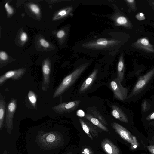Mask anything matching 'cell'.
Returning <instances> with one entry per match:
<instances>
[{
	"instance_id": "cell-37",
	"label": "cell",
	"mask_w": 154,
	"mask_h": 154,
	"mask_svg": "<svg viewBox=\"0 0 154 154\" xmlns=\"http://www.w3.org/2000/svg\"><path fill=\"white\" fill-rule=\"evenodd\" d=\"M147 1L150 5L154 9V0H147Z\"/></svg>"
},
{
	"instance_id": "cell-6",
	"label": "cell",
	"mask_w": 154,
	"mask_h": 154,
	"mask_svg": "<svg viewBox=\"0 0 154 154\" xmlns=\"http://www.w3.org/2000/svg\"><path fill=\"white\" fill-rule=\"evenodd\" d=\"M119 42V41L116 40L102 38L88 42L85 44V46L90 48H104L116 45Z\"/></svg>"
},
{
	"instance_id": "cell-38",
	"label": "cell",
	"mask_w": 154,
	"mask_h": 154,
	"mask_svg": "<svg viewBox=\"0 0 154 154\" xmlns=\"http://www.w3.org/2000/svg\"><path fill=\"white\" fill-rule=\"evenodd\" d=\"M149 124L152 126H154V121H153L152 122H151L149 123Z\"/></svg>"
},
{
	"instance_id": "cell-17",
	"label": "cell",
	"mask_w": 154,
	"mask_h": 154,
	"mask_svg": "<svg viewBox=\"0 0 154 154\" xmlns=\"http://www.w3.org/2000/svg\"><path fill=\"white\" fill-rule=\"evenodd\" d=\"M116 24L119 26H122L127 28H132L133 25L130 21L125 16L120 15L116 19Z\"/></svg>"
},
{
	"instance_id": "cell-39",
	"label": "cell",
	"mask_w": 154,
	"mask_h": 154,
	"mask_svg": "<svg viewBox=\"0 0 154 154\" xmlns=\"http://www.w3.org/2000/svg\"><path fill=\"white\" fill-rule=\"evenodd\" d=\"M72 154V152H68V153H67L66 154Z\"/></svg>"
},
{
	"instance_id": "cell-27",
	"label": "cell",
	"mask_w": 154,
	"mask_h": 154,
	"mask_svg": "<svg viewBox=\"0 0 154 154\" xmlns=\"http://www.w3.org/2000/svg\"><path fill=\"white\" fill-rule=\"evenodd\" d=\"M81 152V154H94L93 151L88 147H83Z\"/></svg>"
},
{
	"instance_id": "cell-36",
	"label": "cell",
	"mask_w": 154,
	"mask_h": 154,
	"mask_svg": "<svg viewBox=\"0 0 154 154\" xmlns=\"http://www.w3.org/2000/svg\"><path fill=\"white\" fill-rule=\"evenodd\" d=\"M147 148L152 154H154V145H150L147 146Z\"/></svg>"
},
{
	"instance_id": "cell-18",
	"label": "cell",
	"mask_w": 154,
	"mask_h": 154,
	"mask_svg": "<svg viewBox=\"0 0 154 154\" xmlns=\"http://www.w3.org/2000/svg\"><path fill=\"white\" fill-rule=\"evenodd\" d=\"M86 118L90 121L92 123L105 131H108V128L105 126L96 117L89 114L85 115Z\"/></svg>"
},
{
	"instance_id": "cell-34",
	"label": "cell",
	"mask_w": 154,
	"mask_h": 154,
	"mask_svg": "<svg viewBox=\"0 0 154 154\" xmlns=\"http://www.w3.org/2000/svg\"><path fill=\"white\" fill-rule=\"evenodd\" d=\"M154 119V111L148 115L146 118L147 121H150Z\"/></svg>"
},
{
	"instance_id": "cell-30",
	"label": "cell",
	"mask_w": 154,
	"mask_h": 154,
	"mask_svg": "<svg viewBox=\"0 0 154 154\" xmlns=\"http://www.w3.org/2000/svg\"><path fill=\"white\" fill-rule=\"evenodd\" d=\"M41 45L44 47L47 48L49 47V44L48 42L43 38H41L40 40Z\"/></svg>"
},
{
	"instance_id": "cell-15",
	"label": "cell",
	"mask_w": 154,
	"mask_h": 154,
	"mask_svg": "<svg viewBox=\"0 0 154 154\" xmlns=\"http://www.w3.org/2000/svg\"><path fill=\"white\" fill-rule=\"evenodd\" d=\"M125 73V64L123 54L120 56L117 65V79L121 82L123 80Z\"/></svg>"
},
{
	"instance_id": "cell-23",
	"label": "cell",
	"mask_w": 154,
	"mask_h": 154,
	"mask_svg": "<svg viewBox=\"0 0 154 154\" xmlns=\"http://www.w3.org/2000/svg\"><path fill=\"white\" fill-rule=\"evenodd\" d=\"M91 112L103 124H104L106 125H108L106 121L99 112L94 110L92 111Z\"/></svg>"
},
{
	"instance_id": "cell-11",
	"label": "cell",
	"mask_w": 154,
	"mask_h": 154,
	"mask_svg": "<svg viewBox=\"0 0 154 154\" xmlns=\"http://www.w3.org/2000/svg\"><path fill=\"white\" fill-rule=\"evenodd\" d=\"M101 145L102 148L107 154H120L118 147L107 138L102 141Z\"/></svg>"
},
{
	"instance_id": "cell-26",
	"label": "cell",
	"mask_w": 154,
	"mask_h": 154,
	"mask_svg": "<svg viewBox=\"0 0 154 154\" xmlns=\"http://www.w3.org/2000/svg\"><path fill=\"white\" fill-rule=\"evenodd\" d=\"M30 8L31 11L35 14H39L40 12V9L39 7L36 5L34 4L31 5Z\"/></svg>"
},
{
	"instance_id": "cell-5",
	"label": "cell",
	"mask_w": 154,
	"mask_h": 154,
	"mask_svg": "<svg viewBox=\"0 0 154 154\" xmlns=\"http://www.w3.org/2000/svg\"><path fill=\"white\" fill-rule=\"evenodd\" d=\"M110 87L116 98L121 101L127 99L128 89L122 85L121 82L117 78L111 82Z\"/></svg>"
},
{
	"instance_id": "cell-3",
	"label": "cell",
	"mask_w": 154,
	"mask_h": 154,
	"mask_svg": "<svg viewBox=\"0 0 154 154\" xmlns=\"http://www.w3.org/2000/svg\"><path fill=\"white\" fill-rule=\"evenodd\" d=\"M112 126L122 139L131 144L132 149H135L138 146V143L136 137L125 127L116 122L113 123Z\"/></svg>"
},
{
	"instance_id": "cell-33",
	"label": "cell",
	"mask_w": 154,
	"mask_h": 154,
	"mask_svg": "<svg viewBox=\"0 0 154 154\" xmlns=\"http://www.w3.org/2000/svg\"><path fill=\"white\" fill-rule=\"evenodd\" d=\"M76 115L80 117H83L85 116L84 112L81 109H79L77 111Z\"/></svg>"
},
{
	"instance_id": "cell-28",
	"label": "cell",
	"mask_w": 154,
	"mask_h": 154,
	"mask_svg": "<svg viewBox=\"0 0 154 154\" xmlns=\"http://www.w3.org/2000/svg\"><path fill=\"white\" fill-rule=\"evenodd\" d=\"M5 9L8 14H11L13 13V10L12 8L7 3L5 5Z\"/></svg>"
},
{
	"instance_id": "cell-14",
	"label": "cell",
	"mask_w": 154,
	"mask_h": 154,
	"mask_svg": "<svg viewBox=\"0 0 154 154\" xmlns=\"http://www.w3.org/2000/svg\"><path fill=\"white\" fill-rule=\"evenodd\" d=\"M112 114L116 119L125 123L129 122L127 116L119 107L115 105L111 106Z\"/></svg>"
},
{
	"instance_id": "cell-31",
	"label": "cell",
	"mask_w": 154,
	"mask_h": 154,
	"mask_svg": "<svg viewBox=\"0 0 154 154\" xmlns=\"http://www.w3.org/2000/svg\"><path fill=\"white\" fill-rule=\"evenodd\" d=\"M8 55L5 52L1 51L0 52V58L1 60H5L8 59Z\"/></svg>"
},
{
	"instance_id": "cell-41",
	"label": "cell",
	"mask_w": 154,
	"mask_h": 154,
	"mask_svg": "<svg viewBox=\"0 0 154 154\" xmlns=\"http://www.w3.org/2000/svg\"><path fill=\"white\" fill-rule=\"evenodd\" d=\"M153 26H154V24H153Z\"/></svg>"
},
{
	"instance_id": "cell-8",
	"label": "cell",
	"mask_w": 154,
	"mask_h": 154,
	"mask_svg": "<svg viewBox=\"0 0 154 154\" xmlns=\"http://www.w3.org/2000/svg\"><path fill=\"white\" fill-rule=\"evenodd\" d=\"M17 102L16 99H11L8 104L6 112V127L10 131L13 128V118L17 108Z\"/></svg>"
},
{
	"instance_id": "cell-29",
	"label": "cell",
	"mask_w": 154,
	"mask_h": 154,
	"mask_svg": "<svg viewBox=\"0 0 154 154\" xmlns=\"http://www.w3.org/2000/svg\"><path fill=\"white\" fill-rule=\"evenodd\" d=\"M136 18L139 21L144 20L145 19V17L144 14L142 13L139 12L135 16Z\"/></svg>"
},
{
	"instance_id": "cell-16",
	"label": "cell",
	"mask_w": 154,
	"mask_h": 154,
	"mask_svg": "<svg viewBox=\"0 0 154 154\" xmlns=\"http://www.w3.org/2000/svg\"><path fill=\"white\" fill-rule=\"evenodd\" d=\"M5 108L6 102L5 98L1 94L0 96V128L1 130L3 125Z\"/></svg>"
},
{
	"instance_id": "cell-1",
	"label": "cell",
	"mask_w": 154,
	"mask_h": 154,
	"mask_svg": "<svg viewBox=\"0 0 154 154\" xmlns=\"http://www.w3.org/2000/svg\"><path fill=\"white\" fill-rule=\"evenodd\" d=\"M88 65V63L81 65L72 72L65 77L55 90L53 94V97L60 95L67 90L80 76Z\"/></svg>"
},
{
	"instance_id": "cell-32",
	"label": "cell",
	"mask_w": 154,
	"mask_h": 154,
	"mask_svg": "<svg viewBox=\"0 0 154 154\" xmlns=\"http://www.w3.org/2000/svg\"><path fill=\"white\" fill-rule=\"evenodd\" d=\"M65 33L63 30H61L59 31L57 34V37L59 38H63L65 35Z\"/></svg>"
},
{
	"instance_id": "cell-35",
	"label": "cell",
	"mask_w": 154,
	"mask_h": 154,
	"mask_svg": "<svg viewBox=\"0 0 154 154\" xmlns=\"http://www.w3.org/2000/svg\"><path fill=\"white\" fill-rule=\"evenodd\" d=\"M20 40L23 42L26 41L27 38V35L26 33L23 32L22 33L20 36Z\"/></svg>"
},
{
	"instance_id": "cell-21",
	"label": "cell",
	"mask_w": 154,
	"mask_h": 154,
	"mask_svg": "<svg viewBox=\"0 0 154 154\" xmlns=\"http://www.w3.org/2000/svg\"><path fill=\"white\" fill-rule=\"evenodd\" d=\"M85 123L88 126L91 135L94 137H97L98 135V133L96 127L92 123L87 122H86Z\"/></svg>"
},
{
	"instance_id": "cell-4",
	"label": "cell",
	"mask_w": 154,
	"mask_h": 154,
	"mask_svg": "<svg viewBox=\"0 0 154 154\" xmlns=\"http://www.w3.org/2000/svg\"><path fill=\"white\" fill-rule=\"evenodd\" d=\"M154 76V68L144 75L140 76L134 86L130 95L127 98H130L138 94L144 88Z\"/></svg>"
},
{
	"instance_id": "cell-22",
	"label": "cell",
	"mask_w": 154,
	"mask_h": 154,
	"mask_svg": "<svg viewBox=\"0 0 154 154\" xmlns=\"http://www.w3.org/2000/svg\"><path fill=\"white\" fill-rule=\"evenodd\" d=\"M28 97L29 102L33 107H35L37 102V98L34 93L30 90L28 93Z\"/></svg>"
},
{
	"instance_id": "cell-12",
	"label": "cell",
	"mask_w": 154,
	"mask_h": 154,
	"mask_svg": "<svg viewBox=\"0 0 154 154\" xmlns=\"http://www.w3.org/2000/svg\"><path fill=\"white\" fill-rule=\"evenodd\" d=\"M42 71L43 80L42 83V88L43 91H46L49 86L51 72L50 65L48 61H45L43 64Z\"/></svg>"
},
{
	"instance_id": "cell-25",
	"label": "cell",
	"mask_w": 154,
	"mask_h": 154,
	"mask_svg": "<svg viewBox=\"0 0 154 154\" xmlns=\"http://www.w3.org/2000/svg\"><path fill=\"white\" fill-rule=\"evenodd\" d=\"M141 107L143 111L145 112L150 109L151 106L146 100H144L142 103Z\"/></svg>"
},
{
	"instance_id": "cell-24",
	"label": "cell",
	"mask_w": 154,
	"mask_h": 154,
	"mask_svg": "<svg viewBox=\"0 0 154 154\" xmlns=\"http://www.w3.org/2000/svg\"><path fill=\"white\" fill-rule=\"evenodd\" d=\"M130 8V9L134 11L137 10L136 2L134 0H127L125 1Z\"/></svg>"
},
{
	"instance_id": "cell-9",
	"label": "cell",
	"mask_w": 154,
	"mask_h": 154,
	"mask_svg": "<svg viewBox=\"0 0 154 154\" xmlns=\"http://www.w3.org/2000/svg\"><path fill=\"white\" fill-rule=\"evenodd\" d=\"M135 48L146 52L154 53V48L150 43L148 39L146 38H142L137 40L133 44Z\"/></svg>"
},
{
	"instance_id": "cell-40",
	"label": "cell",
	"mask_w": 154,
	"mask_h": 154,
	"mask_svg": "<svg viewBox=\"0 0 154 154\" xmlns=\"http://www.w3.org/2000/svg\"><path fill=\"white\" fill-rule=\"evenodd\" d=\"M7 152L6 150H5L4 152V154H7Z\"/></svg>"
},
{
	"instance_id": "cell-19",
	"label": "cell",
	"mask_w": 154,
	"mask_h": 154,
	"mask_svg": "<svg viewBox=\"0 0 154 154\" xmlns=\"http://www.w3.org/2000/svg\"><path fill=\"white\" fill-rule=\"evenodd\" d=\"M71 10L72 8L70 7L60 10L54 17V19L56 20L65 17L69 13Z\"/></svg>"
},
{
	"instance_id": "cell-7",
	"label": "cell",
	"mask_w": 154,
	"mask_h": 154,
	"mask_svg": "<svg viewBox=\"0 0 154 154\" xmlns=\"http://www.w3.org/2000/svg\"><path fill=\"white\" fill-rule=\"evenodd\" d=\"M80 103V100L63 103L53 107L52 109L59 113L71 112L78 108Z\"/></svg>"
},
{
	"instance_id": "cell-20",
	"label": "cell",
	"mask_w": 154,
	"mask_h": 154,
	"mask_svg": "<svg viewBox=\"0 0 154 154\" xmlns=\"http://www.w3.org/2000/svg\"><path fill=\"white\" fill-rule=\"evenodd\" d=\"M79 121L84 131L92 140H93V136L91 134L88 126L85 122L81 119H79Z\"/></svg>"
},
{
	"instance_id": "cell-13",
	"label": "cell",
	"mask_w": 154,
	"mask_h": 154,
	"mask_svg": "<svg viewBox=\"0 0 154 154\" xmlns=\"http://www.w3.org/2000/svg\"><path fill=\"white\" fill-rule=\"evenodd\" d=\"M98 72V69H95L86 79L80 87L79 91V93L84 92L90 88L96 79Z\"/></svg>"
},
{
	"instance_id": "cell-2",
	"label": "cell",
	"mask_w": 154,
	"mask_h": 154,
	"mask_svg": "<svg viewBox=\"0 0 154 154\" xmlns=\"http://www.w3.org/2000/svg\"><path fill=\"white\" fill-rule=\"evenodd\" d=\"M37 139L41 147L48 148L57 146L63 140L61 134L54 131L41 134Z\"/></svg>"
},
{
	"instance_id": "cell-10",
	"label": "cell",
	"mask_w": 154,
	"mask_h": 154,
	"mask_svg": "<svg viewBox=\"0 0 154 154\" xmlns=\"http://www.w3.org/2000/svg\"><path fill=\"white\" fill-rule=\"evenodd\" d=\"M26 71L24 69H20L14 70L9 71L0 77V85L2 84L7 79H12L17 80L21 78Z\"/></svg>"
}]
</instances>
